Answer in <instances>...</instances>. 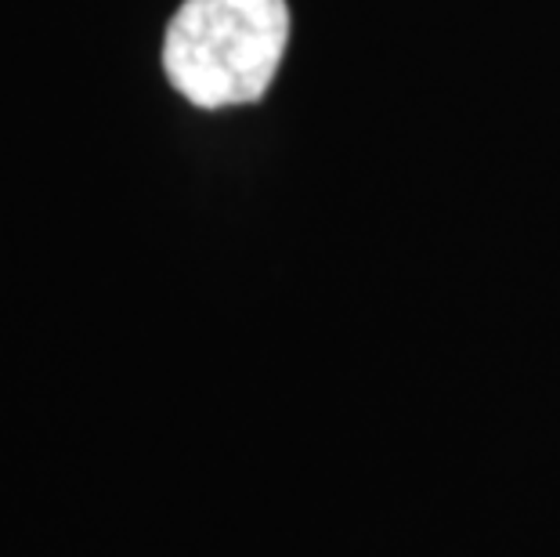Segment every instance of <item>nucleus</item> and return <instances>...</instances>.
Here are the masks:
<instances>
[{"instance_id":"obj_1","label":"nucleus","mask_w":560,"mask_h":557,"mask_svg":"<svg viewBox=\"0 0 560 557\" xmlns=\"http://www.w3.org/2000/svg\"><path fill=\"white\" fill-rule=\"evenodd\" d=\"M290 44L285 0H185L163 37V69L199 109L254 105Z\"/></svg>"}]
</instances>
